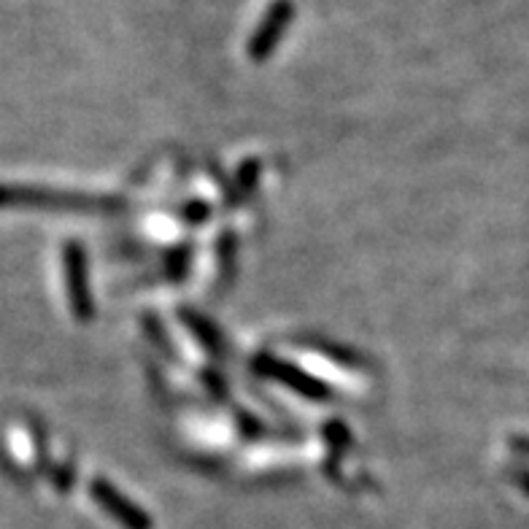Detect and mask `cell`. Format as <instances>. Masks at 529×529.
Returning a JSON list of instances; mask_svg holds the SVG:
<instances>
[{"instance_id":"obj_1","label":"cell","mask_w":529,"mask_h":529,"mask_svg":"<svg viewBox=\"0 0 529 529\" xmlns=\"http://www.w3.org/2000/svg\"><path fill=\"white\" fill-rule=\"evenodd\" d=\"M71 297H73V305L79 308V311H84L87 308V292H81V260L79 254L73 252L71 254Z\"/></svg>"}]
</instances>
